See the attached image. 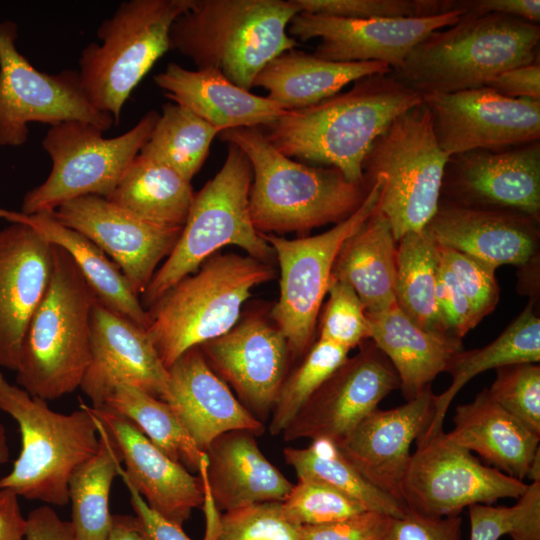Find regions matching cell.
Instances as JSON below:
<instances>
[{
  "label": "cell",
  "instance_id": "6da1fadb",
  "mask_svg": "<svg viewBox=\"0 0 540 540\" xmlns=\"http://www.w3.org/2000/svg\"><path fill=\"white\" fill-rule=\"evenodd\" d=\"M422 103L390 73L372 74L315 105L286 110L265 126L270 143L289 158L339 170L367 183L363 164L374 141L398 116Z\"/></svg>",
  "mask_w": 540,
  "mask_h": 540
},
{
  "label": "cell",
  "instance_id": "7a4b0ae2",
  "mask_svg": "<svg viewBox=\"0 0 540 540\" xmlns=\"http://www.w3.org/2000/svg\"><path fill=\"white\" fill-rule=\"evenodd\" d=\"M218 137L237 145L251 162L249 208L260 234H305L336 225L360 207L370 188L348 181L335 168L294 161L273 146L260 127L225 130Z\"/></svg>",
  "mask_w": 540,
  "mask_h": 540
},
{
  "label": "cell",
  "instance_id": "3957f363",
  "mask_svg": "<svg viewBox=\"0 0 540 540\" xmlns=\"http://www.w3.org/2000/svg\"><path fill=\"white\" fill-rule=\"evenodd\" d=\"M299 12L294 0H189L171 26L170 49L250 91L270 61L297 46L287 28Z\"/></svg>",
  "mask_w": 540,
  "mask_h": 540
},
{
  "label": "cell",
  "instance_id": "277c9868",
  "mask_svg": "<svg viewBox=\"0 0 540 540\" xmlns=\"http://www.w3.org/2000/svg\"><path fill=\"white\" fill-rule=\"evenodd\" d=\"M538 24L502 14L461 16L424 38L392 76L421 97L486 86L498 74L538 60Z\"/></svg>",
  "mask_w": 540,
  "mask_h": 540
},
{
  "label": "cell",
  "instance_id": "5b68a950",
  "mask_svg": "<svg viewBox=\"0 0 540 540\" xmlns=\"http://www.w3.org/2000/svg\"><path fill=\"white\" fill-rule=\"evenodd\" d=\"M52 249L50 280L15 371L17 385L45 401L80 388L91 359L90 314L97 300L69 253L54 244Z\"/></svg>",
  "mask_w": 540,
  "mask_h": 540
},
{
  "label": "cell",
  "instance_id": "8992f818",
  "mask_svg": "<svg viewBox=\"0 0 540 540\" xmlns=\"http://www.w3.org/2000/svg\"><path fill=\"white\" fill-rule=\"evenodd\" d=\"M274 275L269 263L249 255L216 253L178 281L147 309L146 330L164 366L232 329L253 288Z\"/></svg>",
  "mask_w": 540,
  "mask_h": 540
},
{
  "label": "cell",
  "instance_id": "52a82bcc",
  "mask_svg": "<svg viewBox=\"0 0 540 540\" xmlns=\"http://www.w3.org/2000/svg\"><path fill=\"white\" fill-rule=\"evenodd\" d=\"M0 410L13 418L21 435V451L11 471L0 478V490L18 497L65 506L73 471L93 456L99 446L97 427L89 406L69 414L49 408L0 372Z\"/></svg>",
  "mask_w": 540,
  "mask_h": 540
},
{
  "label": "cell",
  "instance_id": "ba28073f",
  "mask_svg": "<svg viewBox=\"0 0 540 540\" xmlns=\"http://www.w3.org/2000/svg\"><path fill=\"white\" fill-rule=\"evenodd\" d=\"M252 179L249 158L237 145L228 143L221 169L194 194L174 248L139 298L146 310L224 246H238L249 256L269 263L274 251L256 231L250 216Z\"/></svg>",
  "mask_w": 540,
  "mask_h": 540
},
{
  "label": "cell",
  "instance_id": "9c48e42d",
  "mask_svg": "<svg viewBox=\"0 0 540 540\" xmlns=\"http://www.w3.org/2000/svg\"><path fill=\"white\" fill-rule=\"evenodd\" d=\"M449 158L423 102L398 116L374 141L363 164L364 178L382 177L377 208L396 242L423 231L435 215Z\"/></svg>",
  "mask_w": 540,
  "mask_h": 540
},
{
  "label": "cell",
  "instance_id": "30bf717a",
  "mask_svg": "<svg viewBox=\"0 0 540 540\" xmlns=\"http://www.w3.org/2000/svg\"><path fill=\"white\" fill-rule=\"evenodd\" d=\"M189 0H128L97 29L101 44L89 43L79 59V79L91 104L119 124L132 90L170 49L174 20Z\"/></svg>",
  "mask_w": 540,
  "mask_h": 540
},
{
  "label": "cell",
  "instance_id": "8fae6325",
  "mask_svg": "<svg viewBox=\"0 0 540 540\" xmlns=\"http://www.w3.org/2000/svg\"><path fill=\"white\" fill-rule=\"evenodd\" d=\"M158 117L150 110L132 129L113 138H104V131L81 121L51 126L42 146L52 169L42 184L25 194L20 212H52L85 195L107 198L148 141Z\"/></svg>",
  "mask_w": 540,
  "mask_h": 540
},
{
  "label": "cell",
  "instance_id": "7c38bea8",
  "mask_svg": "<svg viewBox=\"0 0 540 540\" xmlns=\"http://www.w3.org/2000/svg\"><path fill=\"white\" fill-rule=\"evenodd\" d=\"M368 182L370 188L360 207L323 233L295 239L262 234L280 268L279 298L271 310V319L285 336L292 358L304 356L312 346L339 250L377 208L383 179L377 176Z\"/></svg>",
  "mask_w": 540,
  "mask_h": 540
},
{
  "label": "cell",
  "instance_id": "4fadbf2b",
  "mask_svg": "<svg viewBox=\"0 0 540 540\" xmlns=\"http://www.w3.org/2000/svg\"><path fill=\"white\" fill-rule=\"evenodd\" d=\"M17 37V24L0 20L1 147L26 143L32 122L54 126L81 121L104 132L115 124L109 113L91 104L81 86L78 70L40 72L17 49Z\"/></svg>",
  "mask_w": 540,
  "mask_h": 540
},
{
  "label": "cell",
  "instance_id": "5bb4252c",
  "mask_svg": "<svg viewBox=\"0 0 540 540\" xmlns=\"http://www.w3.org/2000/svg\"><path fill=\"white\" fill-rule=\"evenodd\" d=\"M402 483L407 509L432 517L458 516L474 504L518 499L524 481L482 463L468 449L453 442L447 432L416 440Z\"/></svg>",
  "mask_w": 540,
  "mask_h": 540
},
{
  "label": "cell",
  "instance_id": "9a60e30c",
  "mask_svg": "<svg viewBox=\"0 0 540 540\" xmlns=\"http://www.w3.org/2000/svg\"><path fill=\"white\" fill-rule=\"evenodd\" d=\"M421 98L437 141L450 157L539 141L540 101L505 97L487 86Z\"/></svg>",
  "mask_w": 540,
  "mask_h": 540
},
{
  "label": "cell",
  "instance_id": "2e32d148",
  "mask_svg": "<svg viewBox=\"0 0 540 540\" xmlns=\"http://www.w3.org/2000/svg\"><path fill=\"white\" fill-rule=\"evenodd\" d=\"M309 398L282 432L285 441L325 438L337 442L399 388L388 358L368 339Z\"/></svg>",
  "mask_w": 540,
  "mask_h": 540
},
{
  "label": "cell",
  "instance_id": "e0dca14e",
  "mask_svg": "<svg viewBox=\"0 0 540 540\" xmlns=\"http://www.w3.org/2000/svg\"><path fill=\"white\" fill-rule=\"evenodd\" d=\"M198 347L242 405L261 422L266 420L292 358L287 340L275 323L259 312L241 315L227 333Z\"/></svg>",
  "mask_w": 540,
  "mask_h": 540
},
{
  "label": "cell",
  "instance_id": "ac0fdd59",
  "mask_svg": "<svg viewBox=\"0 0 540 540\" xmlns=\"http://www.w3.org/2000/svg\"><path fill=\"white\" fill-rule=\"evenodd\" d=\"M440 201L540 218V144L451 156Z\"/></svg>",
  "mask_w": 540,
  "mask_h": 540
},
{
  "label": "cell",
  "instance_id": "d6986e66",
  "mask_svg": "<svg viewBox=\"0 0 540 540\" xmlns=\"http://www.w3.org/2000/svg\"><path fill=\"white\" fill-rule=\"evenodd\" d=\"M462 12L404 18L347 19L305 12L288 26L292 38H320L313 55L332 62H381L396 70L429 34L450 27Z\"/></svg>",
  "mask_w": 540,
  "mask_h": 540
},
{
  "label": "cell",
  "instance_id": "ffe728a7",
  "mask_svg": "<svg viewBox=\"0 0 540 540\" xmlns=\"http://www.w3.org/2000/svg\"><path fill=\"white\" fill-rule=\"evenodd\" d=\"M52 214L59 223L81 233L109 255L138 297L182 231L145 221L98 195L66 201Z\"/></svg>",
  "mask_w": 540,
  "mask_h": 540
},
{
  "label": "cell",
  "instance_id": "44dd1931",
  "mask_svg": "<svg viewBox=\"0 0 540 540\" xmlns=\"http://www.w3.org/2000/svg\"><path fill=\"white\" fill-rule=\"evenodd\" d=\"M90 343L91 359L80 389L91 400V407H102L122 384L162 399L168 369L145 328L96 300L90 314Z\"/></svg>",
  "mask_w": 540,
  "mask_h": 540
},
{
  "label": "cell",
  "instance_id": "7402d4cb",
  "mask_svg": "<svg viewBox=\"0 0 540 540\" xmlns=\"http://www.w3.org/2000/svg\"><path fill=\"white\" fill-rule=\"evenodd\" d=\"M434 397L429 386L400 406L376 408L335 442L365 479L402 504V483L411 458L410 448L432 421Z\"/></svg>",
  "mask_w": 540,
  "mask_h": 540
},
{
  "label": "cell",
  "instance_id": "603a6c76",
  "mask_svg": "<svg viewBox=\"0 0 540 540\" xmlns=\"http://www.w3.org/2000/svg\"><path fill=\"white\" fill-rule=\"evenodd\" d=\"M52 243L32 227L0 229V367L16 371L30 320L50 280Z\"/></svg>",
  "mask_w": 540,
  "mask_h": 540
},
{
  "label": "cell",
  "instance_id": "cb8c5ba5",
  "mask_svg": "<svg viewBox=\"0 0 540 540\" xmlns=\"http://www.w3.org/2000/svg\"><path fill=\"white\" fill-rule=\"evenodd\" d=\"M426 231L442 247L468 255L496 270L538 264L539 220L522 214L464 207L440 201Z\"/></svg>",
  "mask_w": 540,
  "mask_h": 540
},
{
  "label": "cell",
  "instance_id": "d4e9b609",
  "mask_svg": "<svg viewBox=\"0 0 540 540\" xmlns=\"http://www.w3.org/2000/svg\"><path fill=\"white\" fill-rule=\"evenodd\" d=\"M89 407L113 437L125 464L126 477L148 506L182 527L193 509L204 504L200 474H191L163 453L126 417L105 407Z\"/></svg>",
  "mask_w": 540,
  "mask_h": 540
},
{
  "label": "cell",
  "instance_id": "484cf974",
  "mask_svg": "<svg viewBox=\"0 0 540 540\" xmlns=\"http://www.w3.org/2000/svg\"><path fill=\"white\" fill-rule=\"evenodd\" d=\"M162 400L202 452L228 431L245 430L255 436L265 431L264 423L242 405L211 369L199 347L187 350L168 368Z\"/></svg>",
  "mask_w": 540,
  "mask_h": 540
},
{
  "label": "cell",
  "instance_id": "4316f807",
  "mask_svg": "<svg viewBox=\"0 0 540 540\" xmlns=\"http://www.w3.org/2000/svg\"><path fill=\"white\" fill-rule=\"evenodd\" d=\"M204 492L217 511L281 502L293 484L260 450L255 435L232 430L215 438L201 459Z\"/></svg>",
  "mask_w": 540,
  "mask_h": 540
},
{
  "label": "cell",
  "instance_id": "83f0119b",
  "mask_svg": "<svg viewBox=\"0 0 540 540\" xmlns=\"http://www.w3.org/2000/svg\"><path fill=\"white\" fill-rule=\"evenodd\" d=\"M154 82L167 98L219 132L267 126L286 111L268 97L235 85L215 69L188 70L172 62L154 76Z\"/></svg>",
  "mask_w": 540,
  "mask_h": 540
},
{
  "label": "cell",
  "instance_id": "f1b7e54d",
  "mask_svg": "<svg viewBox=\"0 0 540 540\" xmlns=\"http://www.w3.org/2000/svg\"><path fill=\"white\" fill-rule=\"evenodd\" d=\"M366 316L369 339L394 367L406 401L431 386L436 376L446 371L451 358L463 349L462 339L419 327L396 303Z\"/></svg>",
  "mask_w": 540,
  "mask_h": 540
},
{
  "label": "cell",
  "instance_id": "f546056e",
  "mask_svg": "<svg viewBox=\"0 0 540 540\" xmlns=\"http://www.w3.org/2000/svg\"><path fill=\"white\" fill-rule=\"evenodd\" d=\"M453 422V429L447 432L453 442L511 477L521 481L527 478L530 464L540 451V436L502 408L488 389L473 401L457 405Z\"/></svg>",
  "mask_w": 540,
  "mask_h": 540
},
{
  "label": "cell",
  "instance_id": "4dcf8cb0",
  "mask_svg": "<svg viewBox=\"0 0 540 540\" xmlns=\"http://www.w3.org/2000/svg\"><path fill=\"white\" fill-rule=\"evenodd\" d=\"M0 219L32 227L50 243L69 253L97 300L147 329L151 318L116 263L91 240L59 223L52 212L32 215L0 207Z\"/></svg>",
  "mask_w": 540,
  "mask_h": 540
},
{
  "label": "cell",
  "instance_id": "1f68e13d",
  "mask_svg": "<svg viewBox=\"0 0 540 540\" xmlns=\"http://www.w3.org/2000/svg\"><path fill=\"white\" fill-rule=\"evenodd\" d=\"M381 62H332L303 51L289 50L270 61L257 75L253 87L285 110L315 105L349 84L372 74L390 73Z\"/></svg>",
  "mask_w": 540,
  "mask_h": 540
},
{
  "label": "cell",
  "instance_id": "d6a6232c",
  "mask_svg": "<svg viewBox=\"0 0 540 540\" xmlns=\"http://www.w3.org/2000/svg\"><path fill=\"white\" fill-rule=\"evenodd\" d=\"M397 242L387 218L378 208L343 243L331 279L350 285L366 313L385 310L396 303Z\"/></svg>",
  "mask_w": 540,
  "mask_h": 540
},
{
  "label": "cell",
  "instance_id": "836d02e7",
  "mask_svg": "<svg viewBox=\"0 0 540 540\" xmlns=\"http://www.w3.org/2000/svg\"><path fill=\"white\" fill-rule=\"evenodd\" d=\"M540 318L531 299L522 312L488 345L472 350H460L450 360L446 371L451 375V385L434 397V416L424 438L443 429L447 410L461 388L475 376L506 365L539 363Z\"/></svg>",
  "mask_w": 540,
  "mask_h": 540
},
{
  "label": "cell",
  "instance_id": "e575fe53",
  "mask_svg": "<svg viewBox=\"0 0 540 540\" xmlns=\"http://www.w3.org/2000/svg\"><path fill=\"white\" fill-rule=\"evenodd\" d=\"M193 198L190 181L139 153L106 199L150 223L183 228Z\"/></svg>",
  "mask_w": 540,
  "mask_h": 540
},
{
  "label": "cell",
  "instance_id": "d590c367",
  "mask_svg": "<svg viewBox=\"0 0 540 540\" xmlns=\"http://www.w3.org/2000/svg\"><path fill=\"white\" fill-rule=\"evenodd\" d=\"M92 415L97 427L99 446L97 452L81 463L70 477V522L79 540H107L112 524L110 491L114 478L119 476L118 469L122 465V458L117 444L104 424L93 413Z\"/></svg>",
  "mask_w": 540,
  "mask_h": 540
},
{
  "label": "cell",
  "instance_id": "8d00e7d4",
  "mask_svg": "<svg viewBox=\"0 0 540 540\" xmlns=\"http://www.w3.org/2000/svg\"><path fill=\"white\" fill-rule=\"evenodd\" d=\"M439 264L438 244L426 229L405 234L397 242L395 301L419 327L448 334L436 302Z\"/></svg>",
  "mask_w": 540,
  "mask_h": 540
},
{
  "label": "cell",
  "instance_id": "74e56055",
  "mask_svg": "<svg viewBox=\"0 0 540 540\" xmlns=\"http://www.w3.org/2000/svg\"><path fill=\"white\" fill-rule=\"evenodd\" d=\"M285 462L298 479L325 482L361 502L367 510L383 512L391 517L404 514L406 507L395 498L372 485L344 456L337 444L325 438L312 440L304 448L287 447Z\"/></svg>",
  "mask_w": 540,
  "mask_h": 540
},
{
  "label": "cell",
  "instance_id": "f35d334b",
  "mask_svg": "<svg viewBox=\"0 0 540 540\" xmlns=\"http://www.w3.org/2000/svg\"><path fill=\"white\" fill-rule=\"evenodd\" d=\"M220 132L188 108L168 102L140 154L165 164L190 181L203 166Z\"/></svg>",
  "mask_w": 540,
  "mask_h": 540
},
{
  "label": "cell",
  "instance_id": "ab89813d",
  "mask_svg": "<svg viewBox=\"0 0 540 540\" xmlns=\"http://www.w3.org/2000/svg\"><path fill=\"white\" fill-rule=\"evenodd\" d=\"M102 407L126 417L163 453L199 472L204 452L198 449L168 403L122 384L114 388Z\"/></svg>",
  "mask_w": 540,
  "mask_h": 540
},
{
  "label": "cell",
  "instance_id": "60d3db41",
  "mask_svg": "<svg viewBox=\"0 0 540 540\" xmlns=\"http://www.w3.org/2000/svg\"><path fill=\"white\" fill-rule=\"evenodd\" d=\"M349 350L318 339L300 365L287 374L272 409L269 432L282 433L316 390L347 359Z\"/></svg>",
  "mask_w": 540,
  "mask_h": 540
},
{
  "label": "cell",
  "instance_id": "b9f144b4",
  "mask_svg": "<svg viewBox=\"0 0 540 540\" xmlns=\"http://www.w3.org/2000/svg\"><path fill=\"white\" fill-rule=\"evenodd\" d=\"M285 519L294 526L335 522L366 511L345 492L319 480L301 478L280 502Z\"/></svg>",
  "mask_w": 540,
  "mask_h": 540
},
{
  "label": "cell",
  "instance_id": "7bdbcfd3",
  "mask_svg": "<svg viewBox=\"0 0 540 540\" xmlns=\"http://www.w3.org/2000/svg\"><path fill=\"white\" fill-rule=\"evenodd\" d=\"M491 397L529 430L540 436V365L517 363L496 369Z\"/></svg>",
  "mask_w": 540,
  "mask_h": 540
},
{
  "label": "cell",
  "instance_id": "ee69618b",
  "mask_svg": "<svg viewBox=\"0 0 540 540\" xmlns=\"http://www.w3.org/2000/svg\"><path fill=\"white\" fill-rule=\"evenodd\" d=\"M204 540H301L283 516L280 502H264L224 512Z\"/></svg>",
  "mask_w": 540,
  "mask_h": 540
},
{
  "label": "cell",
  "instance_id": "f6af8a7d",
  "mask_svg": "<svg viewBox=\"0 0 540 540\" xmlns=\"http://www.w3.org/2000/svg\"><path fill=\"white\" fill-rule=\"evenodd\" d=\"M328 300L319 321V337L349 351L369 339V325L363 304L347 283L331 279Z\"/></svg>",
  "mask_w": 540,
  "mask_h": 540
},
{
  "label": "cell",
  "instance_id": "bcb514c9",
  "mask_svg": "<svg viewBox=\"0 0 540 540\" xmlns=\"http://www.w3.org/2000/svg\"><path fill=\"white\" fill-rule=\"evenodd\" d=\"M300 12L347 19L427 17L443 13L439 0H294Z\"/></svg>",
  "mask_w": 540,
  "mask_h": 540
},
{
  "label": "cell",
  "instance_id": "7dc6e473",
  "mask_svg": "<svg viewBox=\"0 0 540 540\" xmlns=\"http://www.w3.org/2000/svg\"><path fill=\"white\" fill-rule=\"evenodd\" d=\"M438 247L441 261L452 271L479 323L499 301L496 270L456 250Z\"/></svg>",
  "mask_w": 540,
  "mask_h": 540
},
{
  "label": "cell",
  "instance_id": "c3c4849f",
  "mask_svg": "<svg viewBox=\"0 0 540 540\" xmlns=\"http://www.w3.org/2000/svg\"><path fill=\"white\" fill-rule=\"evenodd\" d=\"M391 516L366 510L320 525L298 526L301 540H384Z\"/></svg>",
  "mask_w": 540,
  "mask_h": 540
},
{
  "label": "cell",
  "instance_id": "681fc988",
  "mask_svg": "<svg viewBox=\"0 0 540 540\" xmlns=\"http://www.w3.org/2000/svg\"><path fill=\"white\" fill-rule=\"evenodd\" d=\"M436 302L446 332L462 339L478 322L473 309L449 267L439 264Z\"/></svg>",
  "mask_w": 540,
  "mask_h": 540
},
{
  "label": "cell",
  "instance_id": "f907efd6",
  "mask_svg": "<svg viewBox=\"0 0 540 540\" xmlns=\"http://www.w3.org/2000/svg\"><path fill=\"white\" fill-rule=\"evenodd\" d=\"M462 519L458 516L432 517L410 509L391 517L384 540H461Z\"/></svg>",
  "mask_w": 540,
  "mask_h": 540
},
{
  "label": "cell",
  "instance_id": "816d5d0a",
  "mask_svg": "<svg viewBox=\"0 0 540 540\" xmlns=\"http://www.w3.org/2000/svg\"><path fill=\"white\" fill-rule=\"evenodd\" d=\"M119 477L128 489L130 503L135 512L137 528L147 540H191L182 527L170 522L148 506L138 490L124 473V467L118 469Z\"/></svg>",
  "mask_w": 540,
  "mask_h": 540
},
{
  "label": "cell",
  "instance_id": "f5cc1de1",
  "mask_svg": "<svg viewBox=\"0 0 540 540\" xmlns=\"http://www.w3.org/2000/svg\"><path fill=\"white\" fill-rule=\"evenodd\" d=\"M447 7L461 11L462 16L502 14L535 24L540 21L539 0H447Z\"/></svg>",
  "mask_w": 540,
  "mask_h": 540
},
{
  "label": "cell",
  "instance_id": "db71d44e",
  "mask_svg": "<svg viewBox=\"0 0 540 540\" xmlns=\"http://www.w3.org/2000/svg\"><path fill=\"white\" fill-rule=\"evenodd\" d=\"M486 86L505 97L540 101L539 61L506 70Z\"/></svg>",
  "mask_w": 540,
  "mask_h": 540
},
{
  "label": "cell",
  "instance_id": "11a10c76",
  "mask_svg": "<svg viewBox=\"0 0 540 540\" xmlns=\"http://www.w3.org/2000/svg\"><path fill=\"white\" fill-rule=\"evenodd\" d=\"M25 540H79L70 521H64L48 505L33 509L26 517Z\"/></svg>",
  "mask_w": 540,
  "mask_h": 540
},
{
  "label": "cell",
  "instance_id": "9f6ffc18",
  "mask_svg": "<svg viewBox=\"0 0 540 540\" xmlns=\"http://www.w3.org/2000/svg\"><path fill=\"white\" fill-rule=\"evenodd\" d=\"M18 498L12 491L0 490V540H25L26 517Z\"/></svg>",
  "mask_w": 540,
  "mask_h": 540
},
{
  "label": "cell",
  "instance_id": "6f0895ef",
  "mask_svg": "<svg viewBox=\"0 0 540 540\" xmlns=\"http://www.w3.org/2000/svg\"><path fill=\"white\" fill-rule=\"evenodd\" d=\"M107 540H147L137 528L135 517L112 515V524Z\"/></svg>",
  "mask_w": 540,
  "mask_h": 540
},
{
  "label": "cell",
  "instance_id": "680465c9",
  "mask_svg": "<svg viewBox=\"0 0 540 540\" xmlns=\"http://www.w3.org/2000/svg\"><path fill=\"white\" fill-rule=\"evenodd\" d=\"M9 460V447L5 427L0 424V465Z\"/></svg>",
  "mask_w": 540,
  "mask_h": 540
},
{
  "label": "cell",
  "instance_id": "91938a15",
  "mask_svg": "<svg viewBox=\"0 0 540 540\" xmlns=\"http://www.w3.org/2000/svg\"><path fill=\"white\" fill-rule=\"evenodd\" d=\"M526 479H529L531 482L540 481V451L532 460Z\"/></svg>",
  "mask_w": 540,
  "mask_h": 540
}]
</instances>
